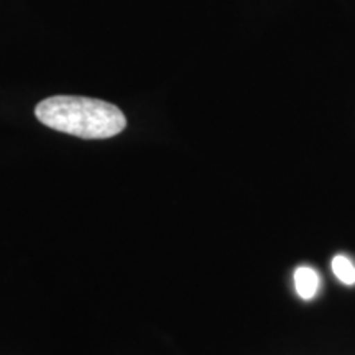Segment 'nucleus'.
Here are the masks:
<instances>
[{"instance_id": "1", "label": "nucleus", "mask_w": 355, "mask_h": 355, "mask_svg": "<svg viewBox=\"0 0 355 355\" xmlns=\"http://www.w3.org/2000/svg\"><path fill=\"white\" fill-rule=\"evenodd\" d=\"M35 115L43 125L86 140L110 139L127 127L117 105L81 96H53L40 102Z\"/></svg>"}, {"instance_id": "2", "label": "nucleus", "mask_w": 355, "mask_h": 355, "mask_svg": "<svg viewBox=\"0 0 355 355\" xmlns=\"http://www.w3.org/2000/svg\"><path fill=\"white\" fill-rule=\"evenodd\" d=\"M295 286L301 300H313L319 288L318 273L309 266H300L295 272Z\"/></svg>"}, {"instance_id": "3", "label": "nucleus", "mask_w": 355, "mask_h": 355, "mask_svg": "<svg viewBox=\"0 0 355 355\" xmlns=\"http://www.w3.org/2000/svg\"><path fill=\"white\" fill-rule=\"evenodd\" d=\"M332 272L344 285H355V266L347 257L336 255L332 259Z\"/></svg>"}]
</instances>
